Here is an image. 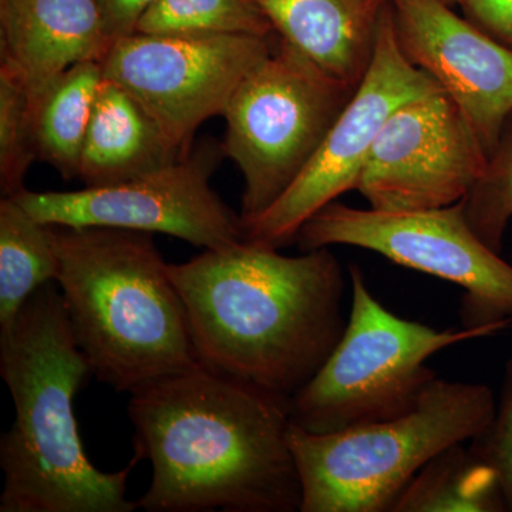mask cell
<instances>
[{"label":"cell","mask_w":512,"mask_h":512,"mask_svg":"<svg viewBox=\"0 0 512 512\" xmlns=\"http://www.w3.org/2000/svg\"><path fill=\"white\" fill-rule=\"evenodd\" d=\"M147 512H295L302 487L289 400L198 363L131 393Z\"/></svg>","instance_id":"cell-1"},{"label":"cell","mask_w":512,"mask_h":512,"mask_svg":"<svg viewBox=\"0 0 512 512\" xmlns=\"http://www.w3.org/2000/svg\"><path fill=\"white\" fill-rule=\"evenodd\" d=\"M202 365L291 400L325 365L348 320L329 248L286 256L242 239L168 264Z\"/></svg>","instance_id":"cell-2"},{"label":"cell","mask_w":512,"mask_h":512,"mask_svg":"<svg viewBox=\"0 0 512 512\" xmlns=\"http://www.w3.org/2000/svg\"><path fill=\"white\" fill-rule=\"evenodd\" d=\"M0 376L15 421L0 439V512H133L127 480L138 463L104 473L80 439L74 397L92 375L74 340L62 293L43 285L0 328Z\"/></svg>","instance_id":"cell-3"},{"label":"cell","mask_w":512,"mask_h":512,"mask_svg":"<svg viewBox=\"0 0 512 512\" xmlns=\"http://www.w3.org/2000/svg\"><path fill=\"white\" fill-rule=\"evenodd\" d=\"M49 227L70 329L99 382L131 394L200 363L153 234Z\"/></svg>","instance_id":"cell-4"},{"label":"cell","mask_w":512,"mask_h":512,"mask_svg":"<svg viewBox=\"0 0 512 512\" xmlns=\"http://www.w3.org/2000/svg\"><path fill=\"white\" fill-rule=\"evenodd\" d=\"M497 400L481 383L436 379L412 412L330 434L292 423L289 446L302 487L301 512L392 511L427 463L476 437Z\"/></svg>","instance_id":"cell-5"},{"label":"cell","mask_w":512,"mask_h":512,"mask_svg":"<svg viewBox=\"0 0 512 512\" xmlns=\"http://www.w3.org/2000/svg\"><path fill=\"white\" fill-rule=\"evenodd\" d=\"M352 308L338 346L318 375L289 402L291 421L313 434L402 417L419 404L436 379L426 365L441 350L484 338L485 329L436 330L394 315L350 266Z\"/></svg>","instance_id":"cell-6"},{"label":"cell","mask_w":512,"mask_h":512,"mask_svg":"<svg viewBox=\"0 0 512 512\" xmlns=\"http://www.w3.org/2000/svg\"><path fill=\"white\" fill-rule=\"evenodd\" d=\"M355 92L279 37L242 80L222 114L225 156L244 178L242 229L298 180Z\"/></svg>","instance_id":"cell-7"},{"label":"cell","mask_w":512,"mask_h":512,"mask_svg":"<svg viewBox=\"0 0 512 512\" xmlns=\"http://www.w3.org/2000/svg\"><path fill=\"white\" fill-rule=\"evenodd\" d=\"M302 252L348 245L463 289V328L497 333L512 326V265L478 237L464 200L420 211L360 210L329 202L299 229Z\"/></svg>","instance_id":"cell-8"},{"label":"cell","mask_w":512,"mask_h":512,"mask_svg":"<svg viewBox=\"0 0 512 512\" xmlns=\"http://www.w3.org/2000/svg\"><path fill=\"white\" fill-rule=\"evenodd\" d=\"M224 157L222 143L211 138L181 160L121 183L64 192L25 188L12 197L47 225L133 229L224 249L244 239L241 217L211 187Z\"/></svg>","instance_id":"cell-9"},{"label":"cell","mask_w":512,"mask_h":512,"mask_svg":"<svg viewBox=\"0 0 512 512\" xmlns=\"http://www.w3.org/2000/svg\"><path fill=\"white\" fill-rule=\"evenodd\" d=\"M278 36H173L133 33L117 40L103 74L144 107L171 146L191 153L202 123L221 116Z\"/></svg>","instance_id":"cell-10"},{"label":"cell","mask_w":512,"mask_h":512,"mask_svg":"<svg viewBox=\"0 0 512 512\" xmlns=\"http://www.w3.org/2000/svg\"><path fill=\"white\" fill-rule=\"evenodd\" d=\"M439 90L436 80L400 49L390 0L377 28L372 62L352 99L298 180L244 228V239L278 249L293 244L315 212L355 190L373 144L394 111Z\"/></svg>","instance_id":"cell-11"},{"label":"cell","mask_w":512,"mask_h":512,"mask_svg":"<svg viewBox=\"0 0 512 512\" xmlns=\"http://www.w3.org/2000/svg\"><path fill=\"white\" fill-rule=\"evenodd\" d=\"M488 163L490 154L463 111L439 90L394 111L355 190L375 210H434L466 200Z\"/></svg>","instance_id":"cell-12"},{"label":"cell","mask_w":512,"mask_h":512,"mask_svg":"<svg viewBox=\"0 0 512 512\" xmlns=\"http://www.w3.org/2000/svg\"><path fill=\"white\" fill-rule=\"evenodd\" d=\"M392 10L404 55L456 101L493 156L512 116V49L443 0H392Z\"/></svg>","instance_id":"cell-13"},{"label":"cell","mask_w":512,"mask_h":512,"mask_svg":"<svg viewBox=\"0 0 512 512\" xmlns=\"http://www.w3.org/2000/svg\"><path fill=\"white\" fill-rule=\"evenodd\" d=\"M113 47L97 0H0V64L36 103L67 70Z\"/></svg>","instance_id":"cell-14"},{"label":"cell","mask_w":512,"mask_h":512,"mask_svg":"<svg viewBox=\"0 0 512 512\" xmlns=\"http://www.w3.org/2000/svg\"><path fill=\"white\" fill-rule=\"evenodd\" d=\"M276 36L326 72L359 87L372 62L376 33L390 0H256Z\"/></svg>","instance_id":"cell-15"},{"label":"cell","mask_w":512,"mask_h":512,"mask_svg":"<svg viewBox=\"0 0 512 512\" xmlns=\"http://www.w3.org/2000/svg\"><path fill=\"white\" fill-rule=\"evenodd\" d=\"M184 157L144 107L104 77L84 140L79 180L86 187L117 184Z\"/></svg>","instance_id":"cell-16"},{"label":"cell","mask_w":512,"mask_h":512,"mask_svg":"<svg viewBox=\"0 0 512 512\" xmlns=\"http://www.w3.org/2000/svg\"><path fill=\"white\" fill-rule=\"evenodd\" d=\"M103 80L101 63L77 64L32 106L37 160L66 180L79 178L84 140Z\"/></svg>","instance_id":"cell-17"},{"label":"cell","mask_w":512,"mask_h":512,"mask_svg":"<svg viewBox=\"0 0 512 512\" xmlns=\"http://www.w3.org/2000/svg\"><path fill=\"white\" fill-rule=\"evenodd\" d=\"M457 443L431 458L394 504L392 512H504L493 471Z\"/></svg>","instance_id":"cell-18"},{"label":"cell","mask_w":512,"mask_h":512,"mask_svg":"<svg viewBox=\"0 0 512 512\" xmlns=\"http://www.w3.org/2000/svg\"><path fill=\"white\" fill-rule=\"evenodd\" d=\"M59 275L50 227L15 197L0 200V328L18 316L30 296Z\"/></svg>","instance_id":"cell-19"},{"label":"cell","mask_w":512,"mask_h":512,"mask_svg":"<svg viewBox=\"0 0 512 512\" xmlns=\"http://www.w3.org/2000/svg\"><path fill=\"white\" fill-rule=\"evenodd\" d=\"M134 33L276 36L256 0H158L144 13Z\"/></svg>","instance_id":"cell-20"},{"label":"cell","mask_w":512,"mask_h":512,"mask_svg":"<svg viewBox=\"0 0 512 512\" xmlns=\"http://www.w3.org/2000/svg\"><path fill=\"white\" fill-rule=\"evenodd\" d=\"M37 160L32 103L23 84L0 64V185L3 197L25 190Z\"/></svg>","instance_id":"cell-21"},{"label":"cell","mask_w":512,"mask_h":512,"mask_svg":"<svg viewBox=\"0 0 512 512\" xmlns=\"http://www.w3.org/2000/svg\"><path fill=\"white\" fill-rule=\"evenodd\" d=\"M464 205L474 232L501 254L505 229L512 218V116L505 124L487 170Z\"/></svg>","instance_id":"cell-22"},{"label":"cell","mask_w":512,"mask_h":512,"mask_svg":"<svg viewBox=\"0 0 512 512\" xmlns=\"http://www.w3.org/2000/svg\"><path fill=\"white\" fill-rule=\"evenodd\" d=\"M471 454L497 477L507 511L512 512V357L505 363L500 400L493 419L470 440Z\"/></svg>","instance_id":"cell-23"},{"label":"cell","mask_w":512,"mask_h":512,"mask_svg":"<svg viewBox=\"0 0 512 512\" xmlns=\"http://www.w3.org/2000/svg\"><path fill=\"white\" fill-rule=\"evenodd\" d=\"M467 19L512 49V0H464Z\"/></svg>","instance_id":"cell-24"},{"label":"cell","mask_w":512,"mask_h":512,"mask_svg":"<svg viewBox=\"0 0 512 512\" xmlns=\"http://www.w3.org/2000/svg\"><path fill=\"white\" fill-rule=\"evenodd\" d=\"M158 0H97L111 42L133 35L140 19Z\"/></svg>","instance_id":"cell-25"},{"label":"cell","mask_w":512,"mask_h":512,"mask_svg":"<svg viewBox=\"0 0 512 512\" xmlns=\"http://www.w3.org/2000/svg\"><path fill=\"white\" fill-rule=\"evenodd\" d=\"M447 5H454V3H458V5H463L464 0H443Z\"/></svg>","instance_id":"cell-26"}]
</instances>
